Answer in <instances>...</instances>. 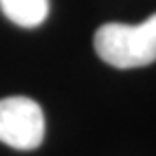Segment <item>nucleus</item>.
<instances>
[{"label": "nucleus", "mask_w": 156, "mask_h": 156, "mask_svg": "<svg viewBox=\"0 0 156 156\" xmlns=\"http://www.w3.org/2000/svg\"><path fill=\"white\" fill-rule=\"evenodd\" d=\"M45 119L41 107L30 98L9 96L0 100V141L12 149L30 151L41 145Z\"/></svg>", "instance_id": "f03ea898"}, {"label": "nucleus", "mask_w": 156, "mask_h": 156, "mask_svg": "<svg viewBox=\"0 0 156 156\" xmlns=\"http://www.w3.org/2000/svg\"><path fill=\"white\" fill-rule=\"evenodd\" d=\"M94 49L113 68L130 70L156 60V13L139 25L107 23L96 30Z\"/></svg>", "instance_id": "f257e3e1"}, {"label": "nucleus", "mask_w": 156, "mask_h": 156, "mask_svg": "<svg viewBox=\"0 0 156 156\" xmlns=\"http://www.w3.org/2000/svg\"><path fill=\"white\" fill-rule=\"evenodd\" d=\"M0 9L12 23L34 28L45 21L49 13V0H0Z\"/></svg>", "instance_id": "7ed1b4c3"}]
</instances>
